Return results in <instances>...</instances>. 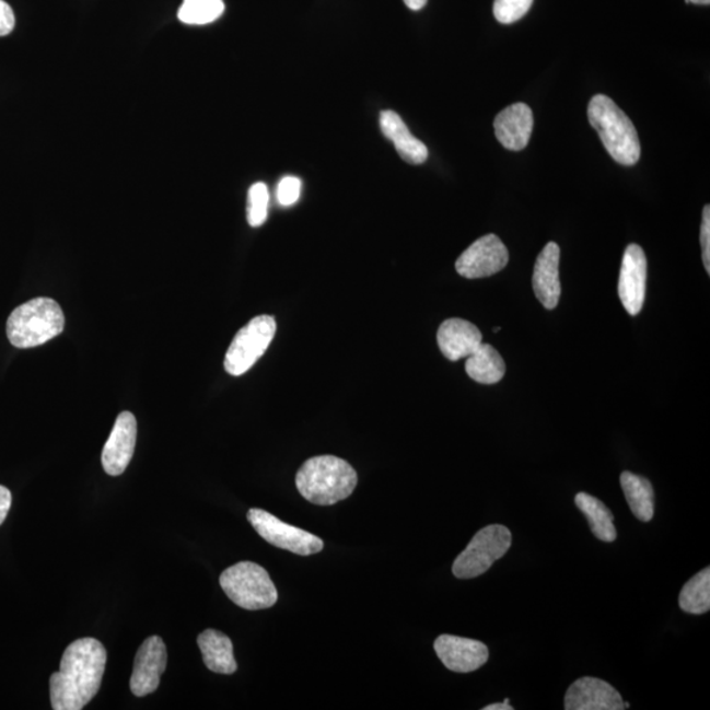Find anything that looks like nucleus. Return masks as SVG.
Wrapping results in <instances>:
<instances>
[{"mask_svg":"<svg viewBox=\"0 0 710 710\" xmlns=\"http://www.w3.org/2000/svg\"><path fill=\"white\" fill-rule=\"evenodd\" d=\"M107 651L95 638H81L65 650L61 667L50 677L55 710H81L101 689Z\"/></svg>","mask_w":710,"mask_h":710,"instance_id":"f257e3e1","label":"nucleus"},{"mask_svg":"<svg viewBox=\"0 0 710 710\" xmlns=\"http://www.w3.org/2000/svg\"><path fill=\"white\" fill-rule=\"evenodd\" d=\"M358 475L347 461L321 455L304 462L296 474V488L305 500L316 505H335L356 490Z\"/></svg>","mask_w":710,"mask_h":710,"instance_id":"f03ea898","label":"nucleus"},{"mask_svg":"<svg viewBox=\"0 0 710 710\" xmlns=\"http://www.w3.org/2000/svg\"><path fill=\"white\" fill-rule=\"evenodd\" d=\"M589 120L618 164L633 166L640 161L641 142L635 124L610 97L602 94L592 97Z\"/></svg>","mask_w":710,"mask_h":710,"instance_id":"7ed1b4c3","label":"nucleus"},{"mask_svg":"<svg viewBox=\"0 0 710 710\" xmlns=\"http://www.w3.org/2000/svg\"><path fill=\"white\" fill-rule=\"evenodd\" d=\"M65 316L54 299L36 298L19 305L9 317L8 337L19 349L40 347L62 334Z\"/></svg>","mask_w":710,"mask_h":710,"instance_id":"20e7f679","label":"nucleus"},{"mask_svg":"<svg viewBox=\"0 0 710 710\" xmlns=\"http://www.w3.org/2000/svg\"><path fill=\"white\" fill-rule=\"evenodd\" d=\"M221 589L231 601L246 610L271 608L278 602V591L269 572L253 562H240L220 577Z\"/></svg>","mask_w":710,"mask_h":710,"instance_id":"39448f33","label":"nucleus"},{"mask_svg":"<svg viewBox=\"0 0 710 710\" xmlns=\"http://www.w3.org/2000/svg\"><path fill=\"white\" fill-rule=\"evenodd\" d=\"M512 545V533L504 525H488L475 534L472 543L453 563V574L458 579L484 575L492 564L503 558Z\"/></svg>","mask_w":710,"mask_h":710,"instance_id":"423d86ee","label":"nucleus"},{"mask_svg":"<svg viewBox=\"0 0 710 710\" xmlns=\"http://www.w3.org/2000/svg\"><path fill=\"white\" fill-rule=\"evenodd\" d=\"M276 318L270 315L254 317L234 336L225 354L224 368L228 374L241 376L265 354L276 337Z\"/></svg>","mask_w":710,"mask_h":710,"instance_id":"0eeeda50","label":"nucleus"},{"mask_svg":"<svg viewBox=\"0 0 710 710\" xmlns=\"http://www.w3.org/2000/svg\"><path fill=\"white\" fill-rule=\"evenodd\" d=\"M247 520H249V523L260 537L272 546L279 547V549L289 550L304 557L321 552L324 549L323 539L315 536V534L286 524L273 514L258 510V508H253L247 512Z\"/></svg>","mask_w":710,"mask_h":710,"instance_id":"6e6552de","label":"nucleus"},{"mask_svg":"<svg viewBox=\"0 0 710 710\" xmlns=\"http://www.w3.org/2000/svg\"><path fill=\"white\" fill-rule=\"evenodd\" d=\"M510 260V253L497 234H487L467 247L455 263L461 277L480 279L503 270Z\"/></svg>","mask_w":710,"mask_h":710,"instance_id":"1a4fd4ad","label":"nucleus"},{"mask_svg":"<svg viewBox=\"0 0 710 710\" xmlns=\"http://www.w3.org/2000/svg\"><path fill=\"white\" fill-rule=\"evenodd\" d=\"M648 259L640 245L631 244L624 253L618 280V296L628 311V314L636 316L640 314L644 295H647Z\"/></svg>","mask_w":710,"mask_h":710,"instance_id":"9d476101","label":"nucleus"},{"mask_svg":"<svg viewBox=\"0 0 710 710\" xmlns=\"http://www.w3.org/2000/svg\"><path fill=\"white\" fill-rule=\"evenodd\" d=\"M167 653L165 642L159 636L149 637L137 651L130 690L137 697H144L158 690L165 673Z\"/></svg>","mask_w":710,"mask_h":710,"instance_id":"9b49d317","label":"nucleus"},{"mask_svg":"<svg viewBox=\"0 0 710 710\" xmlns=\"http://www.w3.org/2000/svg\"><path fill=\"white\" fill-rule=\"evenodd\" d=\"M435 654L453 673L467 674L479 670L488 661V648L470 638L442 635L434 642Z\"/></svg>","mask_w":710,"mask_h":710,"instance_id":"f8f14e48","label":"nucleus"},{"mask_svg":"<svg viewBox=\"0 0 710 710\" xmlns=\"http://www.w3.org/2000/svg\"><path fill=\"white\" fill-rule=\"evenodd\" d=\"M137 440V421L133 414L117 416L113 432L103 447L102 465L110 477H119L132 461Z\"/></svg>","mask_w":710,"mask_h":710,"instance_id":"ddd939ff","label":"nucleus"},{"mask_svg":"<svg viewBox=\"0 0 710 710\" xmlns=\"http://www.w3.org/2000/svg\"><path fill=\"white\" fill-rule=\"evenodd\" d=\"M566 710H622L620 692L597 677L584 676L572 683L564 696Z\"/></svg>","mask_w":710,"mask_h":710,"instance_id":"4468645a","label":"nucleus"},{"mask_svg":"<svg viewBox=\"0 0 710 710\" xmlns=\"http://www.w3.org/2000/svg\"><path fill=\"white\" fill-rule=\"evenodd\" d=\"M533 126V110L525 103L512 104L501 110L493 121L500 144L513 152L523 151L529 144Z\"/></svg>","mask_w":710,"mask_h":710,"instance_id":"2eb2a0df","label":"nucleus"},{"mask_svg":"<svg viewBox=\"0 0 710 710\" xmlns=\"http://www.w3.org/2000/svg\"><path fill=\"white\" fill-rule=\"evenodd\" d=\"M559 258L558 244L549 243L540 252L534 265L532 282L534 294L546 310L557 307L562 291L559 282Z\"/></svg>","mask_w":710,"mask_h":710,"instance_id":"dca6fc26","label":"nucleus"},{"mask_svg":"<svg viewBox=\"0 0 710 710\" xmlns=\"http://www.w3.org/2000/svg\"><path fill=\"white\" fill-rule=\"evenodd\" d=\"M438 342L442 354L455 362L470 357L480 347L481 334L470 322L449 318L441 324Z\"/></svg>","mask_w":710,"mask_h":710,"instance_id":"f3484780","label":"nucleus"},{"mask_svg":"<svg viewBox=\"0 0 710 710\" xmlns=\"http://www.w3.org/2000/svg\"><path fill=\"white\" fill-rule=\"evenodd\" d=\"M380 123L383 135L394 142L396 152L404 161L410 165H421L428 160V148L410 133L406 123L394 110H383Z\"/></svg>","mask_w":710,"mask_h":710,"instance_id":"a211bd4d","label":"nucleus"},{"mask_svg":"<svg viewBox=\"0 0 710 710\" xmlns=\"http://www.w3.org/2000/svg\"><path fill=\"white\" fill-rule=\"evenodd\" d=\"M198 644L208 670L223 675L236 673L237 662L230 637L219 630L207 629L198 637Z\"/></svg>","mask_w":710,"mask_h":710,"instance_id":"6ab92c4d","label":"nucleus"},{"mask_svg":"<svg viewBox=\"0 0 710 710\" xmlns=\"http://www.w3.org/2000/svg\"><path fill=\"white\" fill-rule=\"evenodd\" d=\"M507 366L503 357L490 344L480 347L467 357L466 373L473 381L481 384H494L503 380Z\"/></svg>","mask_w":710,"mask_h":710,"instance_id":"aec40b11","label":"nucleus"},{"mask_svg":"<svg viewBox=\"0 0 710 710\" xmlns=\"http://www.w3.org/2000/svg\"><path fill=\"white\" fill-rule=\"evenodd\" d=\"M620 484L630 511L635 516L649 523L654 517V488L651 481L630 472L621 474Z\"/></svg>","mask_w":710,"mask_h":710,"instance_id":"412c9836","label":"nucleus"},{"mask_svg":"<svg viewBox=\"0 0 710 710\" xmlns=\"http://www.w3.org/2000/svg\"><path fill=\"white\" fill-rule=\"evenodd\" d=\"M578 510L587 517L591 531L597 539L604 543H614L617 538V531L614 525V514L609 508L595 497L585 492H579L575 497Z\"/></svg>","mask_w":710,"mask_h":710,"instance_id":"4be33fe9","label":"nucleus"},{"mask_svg":"<svg viewBox=\"0 0 710 710\" xmlns=\"http://www.w3.org/2000/svg\"><path fill=\"white\" fill-rule=\"evenodd\" d=\"M682 610L690 615H703L710 609V569H703L699 574L684 584L679 596Z\"/></svg>","mask_w":710,"mask_h":710,"instance_id":"5701e85b","label":"nucleus"},{"mask_svg":"<svg viewBox=\"0 0 710 710\" xmlns=\"http://www.w3.org/2000/svg\"><path fill=\"white\" fill-rule=\"evenodd\" d=\"M224 10L223 0H184L178 19L185 24L205 25L218 21Z\"/></svg>","mask_w":710,"mask_h":710,"instance_id":"b1692460","label":"nucleus"},{"mask_svg":"<svg viewBox=\"0 0 710 710\" xmlns=\"http://www.w3.org/2000/svg\"><path fill=\"white\" fill-rule=\"evenodd\" d=\"M269 188L263 182L254 184L247 195V221L251 226L257 228L265 223L269 212Z\"/></svg>","mask_w":710,"mask_h":710,"instance_id":"393cba45","label":"nucleus"},{"mask_svg":"<svg viewBox=\"0 0 710 710\" xmlns=\"http://www.w3.org/2000/svg\"><path fill=\"white\" fill-rule=\"evenodd\" d=\"M533 0H494L493 15L501 24L520 21L531 10Z\"/></svg>","mask_w":710,"mask_h":710,"instance_id":"a878e982","label":"nucleus"},{"mask_svg":"<svg viewBox=\"0 0 710 710\" xmlns=\"http://www.w3.org/2000/svg\"><path fill=\"white\" fill-rule=\"evenodd\" d=\"M302 181L296 177H284L279 182L277 199L280 206H294L301 198Z\"/></svg>","mask_w":710,"mask_h":710,"instance_id":"bb28decb","label":"nucleus"},{"mask_svg":"<svg viewBox=\"0 0 710 710\" xmlns=\"http://www.w3.org/2000/svg\"><path fill=\"white\" fill-rule=\"evenodd\" d=\"M700 243L702 249V263L710 273V207H703Z\"/></svg>","mask_w":710,"mask_h":710,"instance_id":"cd10ccee","label":"nucleus"},{"mask_svg":"<svg viewBox=\"0 0 710 710\" xmlns=\"http://www.w3.org/2000/svg\"><path fill=\"white\" fill-rule=\"evenodd\" d=\"M15 14L11 5L0 0V37L10 35L15 28Z\"/></svg>","mask_w":710,"mask_h":710,"instance_id":"c85d7f7f","label":"nucleus"},{"mask_svg":"<svg viewBox=\"0 0 710 710\" xmlns=\"http://www.w3.org/2000/svg\"><path fill=\"white\" fill-rule=\"evenodd\" d=\"M12 504V494L8 487L0 486V525L8 519Z\"/></svg>","mask_w":710,"mask_h":710,"instance_id":"c756f323","label":"nucleus"},{"mask_svg":"<svg viewBox=\"0 0 710 710\" xmlns=\"http://www.w3.org/2000/svg\"><path fill=\"white\" fill-rule=\"evenodd\" d=\"M427 2L428 0H404V3H406L407 8L412 11H419L426 8Z\"/></svg>","mask_w":710,"mask_h":710,"instance_id":"7c9ffc66","label":"nucleus"},{"mask_svg":"<svg viewBox=\"0 0 710 710\" xmlns=\"http://www.w3.org/2000/svg\"><path fill=\"white\" fill-rule=\"evenodd\" d=\"M484 710H513V707L510 706V699H505L504 702L491 703V706L484 708Z\"/></svg>","mask_w":710,"mask_h":710,"instance_id":"2f4dec72","label":"nucleus"},{"mask_svg":"<svg viewBox=\"0 0 710 710\" xmlns=\"http://www.w3.org/2000/svg\"><path fill=\"white\" fill-rule=\"evenodd\" d=\"M687 3L708 5L710 0H687Z\"/></svg>","mask_w":710,"mask_h":710,"instance_id":"473e14b6","label":"nucleus"},{"mask_svg":"<svg viewBox=\"0 0 710 710\" xmlns=\"http://www.w3.org/2000/svg\"><path fill=\"white\" fill-rule=\"evenodd\" d=\"M624 708H625V709L630 708V703H629V702H624Z\"/></svg>","mask_w":710,"mask_h":710,"instance_id":"72a5a7b5","label":"nucleus"}]
</instances>
